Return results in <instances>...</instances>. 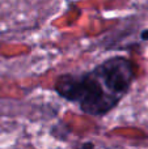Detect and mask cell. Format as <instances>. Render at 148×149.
Returning a JSON list of instances; mask_svg holds the SVG:
<instances>
[{"label":"cell","mask_w":148,"mask_h":149,"mask_svg":"<svg viewBox=\"0 0 148 149\" xmlns=\"http://www.w3.org/2000/svg\"><path fill=\"white\" fill-rule=\"evenodd\" d=\"M54 90L59 97L76 103L84 114L91 116L106 115L122 101L104 86L93 71L60 74L54 82Z\"/></svg>","instance_id":"obj_1"},{"label":"cell","mask_w":148,"mask_h":149,"mask_svg":"<svg viewBox=\"0 0 148 149\" xmlns=\"http://www.w3.org/2000/svg\"><path fill=\"white\" fill-rule=\"evenodd\" d=\"M93 73L112 94L123 100L136 79L135 64L122 55H114L102 60L93 68Z\"/></svg>","instance_id":"obj_2"},{"label":"cell","mask_w":148,"mask_h":149,"mask_svg":"<svg viewBox=\"0 0 148 149\" xmlns=\"http://www.w3.org/2000/svg\"><path fill=\"white\" fill-rule=\"evenodd\" d=\"M140 38L143 41H148V29H144V30L140 31Z\"/></svg>","instance_id":"obj_3"},{"label":"cell","mask_w":148,"mask_h":149,"mask_svg":"<svg viewBox=\"0 0 148 149\" xmlns=\"http://www.w3.org/2000/svg\"><path fill=\"white\" fill-rule=\"evenodd\" d=\"M81 147H84V148H85V147H93V144H83Z\"/></svg>","instance_id":"obj_4"}]
</instances>
